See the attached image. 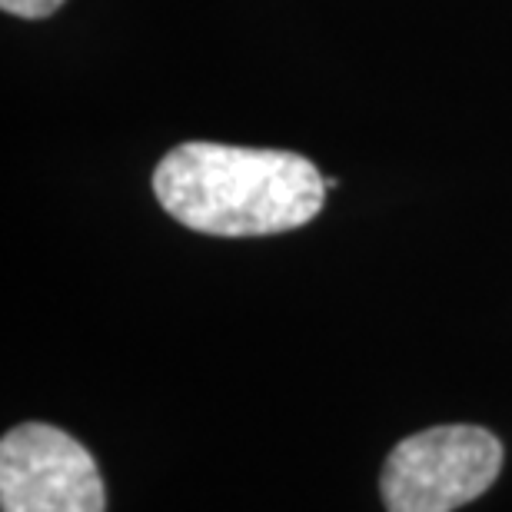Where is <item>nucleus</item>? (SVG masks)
Listing matches in <instances>:
<instances>
[{
    "instance_id": "obj_4",
    "label": "nucleus",
    "mask_w": 512,
    "mask_h": 512,
    "mask_svg": "<svg viewBox=\"0 0 512 512\" xmlns=\"http://www.w3.org/2000/svg\"><path fill=\"white\" fill-rule=\"evenodd\" d=\"M67 0H0L4 14L10 17H24V20H44L50 14H57Z\"/></svg>"
},
{
    "instance_id": "obj_1",
    "label": "nucleus",
    "mask_w": 512,
    "mask_h": 512,
    "mask_svg": "<svg viewBox=\"0 0 512 512\" xmlns=\"http://www.w3.org/2000/svg\"><path fill=\"white\" fill-rule=\"evenodd\" d=\"M326 180L290 150L190 140L153 170L160 207L207 237H273L306 227L323 210Z\"/></svg>"
},
{
    "instance_id": "obj_2",
    "label": "nucleus",
    "mask_w": 512,
    "mask_h": 512,
    "mask_svg": "<svg viewBox=\"0 0 512 512\" xmlns=\"http://www.w3.org/2000/svg\"><path fill=\"white\" fill-rule=\"evenodd\" d=\"M503 443L483 426H429L399 439L386 456L380 496L386 512H456L493 489Z\"/></svg>"
},
{
    "instance_id": "obj_3",
    "label": "nucleus",
    "mask_w": 512,
    "mask_h": 512,
    "mask_svg": "<svg viewBox=\"0 0 512 512\" xmlns=\"http://www.w3.org/2000/svg\"><path fill=\"white\" fill-rule=\"evenodd\" d=\"M107 493L90 449L47 423L0 439V512H104Z\"/></svg>"
}]
</instances>
